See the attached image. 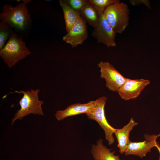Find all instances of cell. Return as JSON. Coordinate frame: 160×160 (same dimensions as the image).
I'll return each instance as SVG.
<instances>
[{
	"label": "cell",
	"instance_id": "1",
	"mask_svg": "<svg viewBox=\"0 0 160 160\" xmlns=\"http://www.w3.org/2000/svg\"><path fill=\"white\" fill-rule=\"evenodd\" d=\"M31 0H24L15 7L5 4L0 14L1 21L8 24L12 28L23 31L28 27L31 23L30 14L27 4Z\"/></svg>",
	"mask_w": 160,
	"mask_h": 160
},
{
	"label": "cell",
	"instance_id": "2",
	"mask_svg": "<svg viewBox=\"0 0 160 160\" xmlns=\"http://www.w3.org/2000/svg\"><path fill=\"white\" fill-rule=\"evenodd\" d=\"M22 36L13 32L2 49L0 56L9 68L15 65L20 61L31 54Z\"/></svg>",
	"mask_w": 160,
	"mask_h": 160
},
{
	"label": "cell",
	"instance_id": "3",
	"mask_svg": "<svg viewBox=\"0 0 160 160\" xmlns=\"http://www.w3.org/2000/svg\"><path fill=\"white\" fill-rule=\"evenodd\" d=\"M40 91L39 89L34 90L32 89L30 91H15V92L22 94L23 96L19 101L20 108L17 111L12 119V125L16 119L22 120L23 117L31 114L44 115L41 107L44 102L39 99L38 94Z\"/></svg>",
	"mask_w": 160,
	"mask_h": 160
},
{
	"label": "cell",
	"instance_id": "4",
	"mask_svg": "<svg viewBox=\"0 0 160 160\" xmlns=\"http://www.w3.org/2000/svg\"><path fill=\"white\" fill-rule=\"evenodd\" d=\"M130 10L127 5L118 0L103 12L107 20L116 33L121 34L129 24Z\"/></svg>",
	"mask_w": 160,
	"mask_h": 160
},
{
	"label": "cell",
	"instance_id": "5",
	"mask_svg": "<svg viewBox=\"0 0 160 160\" xmlns=\"http://www.w3.org/2000/svg\"><path fill=\"white\" fill-rule=\"evenodd\" d=\"M107 98L103 96L94 100V106L88 113L86 114L88 118L96 121L104 131L106 139L110 145L114 142L113 135L116 129L111 125L108 122L105 113L104 107Z\"/></svg>",
	"mask_w": 160,
	"mask_h": 160
},
{
	"label": "cell",
	"instance_id": "6",
	"mask_svg": "<svg viewBox=\"0 0 160 160\" xmlns=\"http://www.w3.org/2000/svg\"><path fill=\"white\" fill-rule=\"evenodd\" d=\"M97 66L100 69V78L105 79L106 87L113 92H118L128 79L123 76L108 61H100Z\"/></svg>",
	"mask_w": 160,
	"mask_h": 160
},
{
	"label": "cell",
	"instance_id": "7",
	"mask_svg": "<svg viewBox=\"0 0 160 160\" xmlns=\"http://www.w3.org/2000/svg\"><path fill=\"white\" fill-rule=\"evenodd\" d=\"M116 33L106 19L103 13L100 16L99 21L92 33L93 38L98 43H102L108 47H116L115 38Z\"/></svg>",
	"mask_w": 160,
	"mask_h": 160
},
{
	"label": "cell",
	"instance_id": "8",
	"mask_svg": "<svg viewBox=\"0 0 160 160\" xmlns=\"http://www.w3.org/2000/svg\"><path fill=\"white\" fill-rule=\"evenodd\" d=\"M87 26L85 21L80 15L71 29L63 37V40L72 48L82 44L88 36Z\"/></svg>",
	"mask_w": 160,
	"mask_h": 160
},
{
	"label": "cell",
	"instance_id": "9",
	"mask_svg": "<svg viewBox=\"0 0 160 160\" xmlns=\"http://www.w3.org/2000/svg\"><path fill=\"white\" fill-rule=\"evenodd\" d=\"M159 135L145 134L144 136L145 140L141 142H131L125 152V155H132L141 158L145 156L151 149L159 144L156 141Z\"/></svg>",
	"mask_w": 160,
	"mask_h": 160
},
{
	"label": "cell",
	"instance_id": "10",
	"mask_svg": "<svg viewBox=\"0 0 160 160\" xmlns=\"http://www.w3.org/2000/svg\"><path fill=\"white\" fill-rule=\"evenodd\" d=\"M150 83V81L148 80L128 79L117 92L121 98L124 100L135 99L138 96L141 91Z\"/></svg>",
	"mask_w": 160,
	"mask_h": 160
},
{
	"label": "cell",
	"instance_id": "11",
	"mask_svg": "<svg viewBox=\"0 0 160 160\" xmlns=\"http://www.w3.org/2000/svg\"><path fill=\"white\" fill-rule=\"evenodd\" d=\"M94 104V101H91L85 103L73 104L64 110L57 111L55 116L58 121H60L69 116L82 113L87 114L92 110Z\"/></svg>",
	"mask_w": 160,
	"mask_h": 160
},
{
	"label": "cell",
	"instance_id": "12",
	"mask_svg": "<svg viewBox=\"0 0 160 160\" xmlns=\"http://www.w3.org/2000/svg\"><path fill=\"white\" fill-rule=\"evenodd\" d=\"M137 122L131 118L126 125L121 129H116L114 134L118 141L117 146L121 154L125 153L131 141L129 139V135L133 127L137 125Z\"/></svg>",
	"mask_w": 160,
	"mask_h": 160
},
{
	"label": "cell",
	"instance_id": "13",
	"mask_svg": "<svg viewBox=\"0 0 160 160\" xmlns=\"http://www.w3.org/2000/svg\"><path fill=\"white\" fill-rule=\"evenodd\" d=\"M103 144L102 139H99L96 145H92L91 152L94 160H120L119 155H115V151H111Z\"/></svg>",
	"mask_w": 160,
	"mask_h": 160
},
{
	"label": "cell",
	"instance_id": "14",
	"mask_svg": "<svg viewBox=\"0 0 160 160\" xmlns=\"http://www.w3.org/2000/svg\"><path fill=\"white\" fill-rule=\"evenodd\" d=\"M59 1L63 13L66 31L68 33L77 21L80 14L73 9L64 0H60Z\"/></svg>",
	"mask_w": 160,
	"mask_h": 160
},
{
	"label": "cell",
	"instance_id": "15",
	"mask_svg": "<svg viewBox=\"0 0 160 160\" xmlns=\"http://www.w3.org/2000/svg\"><path fill=\"white\" fill-rule=\"evenodd\" d=\"M79 13L80 16L87 23L93 28L96 26L100 16L90 2L84 6Z\"/></svg>",
	"mask_w": 160,
	"mask_h": 160
},
{
	"label": "cell",
	"instance_id": "16",
	"mask_svg": "<svg viewBox=\"0 0 160 160\" xmlns=\"http://www.w3.org/2000/svg\"><path fill=\"white\" fill-rule=\"evenodd\" d=\"M12 28L7 23L1 21L0 22V50L3 49L8 38L13 32Z\"/></svg>",
	"mask_w": 160,
	"mask_h": 160
},
{
	"label": "cell",
	"instance_id": "17",
	"mask_svg": "<svg viewBox=\"0 0 160 160\" xmlns=\"http://www.w3.org/2000/svg\"><path fill=\"white\" fill-rule=\"evenodd\" d=\"M118 0H89L98 15H100L109 6L113 4Z\"/></svg>",
	"mask_w": 160,
	"mask_h": 160
},
{
	"label": "cell",
	"instance_id": "18",
	"mask_svg": "<svg viewBox=\"0 0 160 160\" xmlns=\"http://www.w3.org/2000/svg\"><path fill=\"white\" fill-rule=\"evenodd\" d=\"M64 1L75 10L79 12L82 8L89 3V0H64Z\"/></svg>",
	"mask_w": 160,
	"mask_h": 160
},
{
	"label": "cell",
	"instance_id": "19",
	"mask_svg": "<svg viewBox=\"0 0 160 160\" xmlns=\"http://www.w3.org/2000/svg\"><path fill=\"white\" fill-rule=\"evenodd\" d=\"M129 2L130 4L133 6L143 4L148 8L150 9L151 8L150 2L148 0H130Z\"/></svg>",
	"mask_w": 160,
	"mask_h": 160
},
{
	"label": "cell",
	"instance_id": "20",
	"mask_svg": "<svg viewBox=\"0 0 160 160\" xmlns=\"http://www.w3.org/2000/svg\"><path fill=\"white\" fill-rule=\"evenodd\" d=\"M156 147L157 148L159 153V157L158 160H160V145L159 144V145H157L156 146Z\"/></svg>",
	"mask_w": 160,
	"mask_h": 160
}]
</instances>
